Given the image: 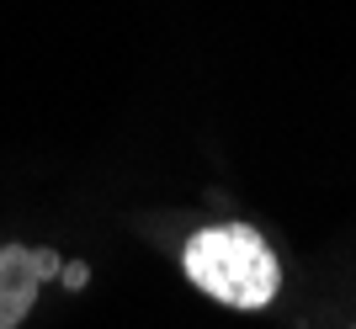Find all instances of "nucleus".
<instances>
[{
    "instance_id": "3",
    "label": "nucleus",
    "mask_w": 356,
    "mask_h": 329,
    "mask_svg": "<svg viewBox=\"0 0 356 329\" xmlns=\"http://www.w3.org/2000/svg\"><path fill=\"white\" fill-rule=\"evenodd\" d=\"M86 276H90L86 266H64V271H59V282H64V287H86Z\"/></svg>"
},
{
    "instance_id": "2",
    "label": "nucleus",
    "mask_w": 356,
    "mask_h": 329,
    "mask_svg": "<svg viewBox=\"0 0 356 329\" xmlns=\"http://www.w3.org/2000/svg\"><path fill=\"white\" fill-rule=\"evenodd\" d=\"M59 255L54 250H32V244H6L0 250V329H16L32 314L38 287L48 276H59Z\"/></svg>"
},
{
    "instance_id": "1",
    "label": "nucleus",
    "mask_w": 356,
    "mask_h": 329,
    "mask_svg": "<svg viewBox=\"0 0 356 329\" xmlns=\"http://www.w3.org/2000/svg\"><path fill=\"white\" fill-rule=\"evenodd\" d=\"M186 276L197 282V292H208L229 308H266L277 298V282H282L277 255L266 250V239L250 223H213L192 234Z\"/></svg>"
}]
</instances>
